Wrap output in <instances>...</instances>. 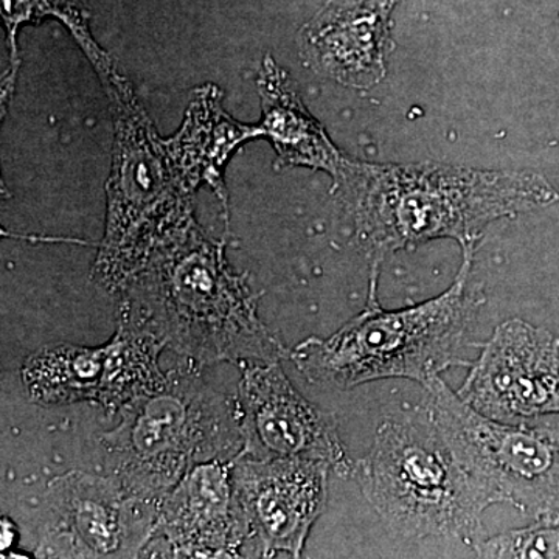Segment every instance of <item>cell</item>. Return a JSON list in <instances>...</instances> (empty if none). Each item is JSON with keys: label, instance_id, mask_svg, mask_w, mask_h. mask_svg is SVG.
I'll return each instance as SVG.
<instances>
[{"label": "cell", "instance_id": "15", "mask_svg": "<svg viewBox=\"0 0 559 559\" xmlns=\"http://www.w3.org/2000/svg\"><path fill=\"white\" fill-rule=\"evenodd\" d=\"M257 86L263 106L260 127L274 145L277 164L326 171L337 182L347 159L305 108L285 70L267 57L261 66Z\"/></svg>", "mask_w": 559, "mask_h": 559}, {"label": "cell", "instance_id": "16", "mask_svg": "<svg viewBox=\"0 0 559 559\" xmlns=\"http://www.w3.org/2000/svg\"><path fill=\"white\" fill-rule=\"evenodd\" d=\"M260 135H264L260 124L248 127L227 116L221 106L218 90L207 86L197 92L182 127L168 142L191 186L197 189L200 183L207 182L226 207L224 165L240 143Z\"/></svg>", "mask_w": 559, "mask_h": 559}, {"label": "cell", "instance_id": "19", "mask_svg": "<svg viewBox=\"0 0 559 559\" xmlns=\"http://www.w3.org/2000/svg\"><path fill=\"white\" fill-rule=\"evenodd\" d=\"M0 547H2V551L9 549L11 544L14 543V527L11 525L9 520H2V535H0Z\"/></svg>", "mask_w": 559, "mask_h": 559}, {"label": "cell", "instance_id": "10", "mask_svg": "<svg viewBox=\"0 0 559 559\" xmlns=\"http://www.w3.org/2000/svg\"><path fill=\"white\" fill-rule=\"evenodd\" d=\"M331 466L319 460L235 457V500L245 530L241 557L300 558L326 509Z\"/></svg>", "mask_w": 559, "mask_h": 559}, {"label": "cell", "instance_id": "7", "mask_svg": "<svg viewBox=\"0 0 559 559\" xmlns=\"http://www.w3.org/2000/svg\"><path fill=\"white\" fill-rule=\"evenodd\" d=\"M426 411L466 473L498 503L533 520L559 513V415L506 423L485 417L441 378Z\"/></svg>", "mask_w": 559, "mask_h": 559}, {"label": "cell", "instance_id": "17", "mask_svg": "<svg viewBox=\"0 0 559 559\" xmlns=\"http://www.w3.org/2000/svg\"><path fill=\"white\" fill-rule=\"evenodd\" d=\"M2 14L5 21L7 33H9L10 47V73L9 79L3 80V100L5 95L13 92L14 75L17 72V47L16 33L25 22H39L47 17L60 20L68 25L73 38L79 40L81 49L90 58L92 64L105 60L108 55L95 43L87 25V14L83 7L75 0H2Z\"/></svg>", "mask_w": 559, "mask_h": 559}, {"label": "cell", "instance_id": "5", "mask_svg": "<svg viewBox=\"0 0 559 559\" xmlns=\"http://www.w3.org/2000/svg\"><path fill=\"white\" fill-rule=\"evenodd\" d=\"M353 477L393 535L411 540L481 539V518L496 506L459 465L428 411L381 423Z\"/></svg>", "mask_w": 559, "mask_h": 559}, {"label": "cell", "instance_id": "9", "mask_svg": "<svg viewBox=\"0 0 559 559\" xmlns=\"http://www.w3.org/2000/svg\"><path fill=\"white\" fill-rule=\"evenodd\" d=\"M164 348L156 334L120 314L116 336L105 347L40 348L22 367V381L36 403L92 401L105 409L120 411L164 381L159 367Z\"/></svg>", "mask_w": 559, "mask_h": 559}, {"label": "cell", "instance_id": "20", "mask_svg": "<svg viewBox=\"0 0 559 559\" xmlns=\"http://www.w3.org/2000/svg\"><path fill=\"white\" fill-rule=\"evenodd\" d=\"M395 2H399V0H395Z\"/></svg>", "mask_w": 559, "mask_h": 559}, {"label": "cell", "instance_id": "14", "mask_svg": "<svg viewBox=\"0 0 559 559\" xmlns=\"http://www.w3.org/2000/svg\"><path fill=\"white\" fill-rule=\"evenodd\" d=\"M395 0H330L301 31L300 49L316 72L367 90L380 83L393 50Z\"/></svg>", "mask_w": 559, "mask_h": 559}, {"label": "cell", "instance_id": "12", "mask_svg": "<svg viewBox=\"0 0 559 559\" xmlns=\"http://www.w3.org/2000/svg\"><path fill=\"white\" fill-rule=\"evenodd\" d=\"M457 395L499 421L559 415V337L522 319L506 320L469 364Z\"/></svg>", "mask_w": 559, "mask_h": 559}, {"label": "cell", "instance_id": "1", "mask_svg": "<svg viewBox=\"0 0 559 559\" xmlns=\"http://www.w3.org/2000/svg\"><path fill=\"white\" fill-rule=\"evenodd\" d=\"M359 245L380 270L382 260L441 238L477 246L489 224L546 209L558 190L535 171H491L433 164L345 160L340 179Z\"/></svg>", "mask_w": 559, "mask_h": 559}, {"label": "cell", "instance_id": "11", "mask_svg": "<svg viewBox=\"0 0 559 559\" xmlns=\"http://www.w3.org/2000/svg\"><path fill=\"white\" fill-rule=\"evenodd\" d=\"M241 370L242 450L237 457L319 460L337 476H353L355 463L342 443L336 418L304 399L280 362L249 360Z\"/></svg>", "mask_w": 559, "mask_h": 559}, {"label": "cell", "instance_id": "3", "mask_svg": "<svg viewBox=\"0 0 559 559\" xmlns=\"http://www.w3.org/2000/svg\"><path fill=\"white\" fill-rule=\"evenodd\" d=\"M462 250L463 263L450 288L403 310L381 307L380 274H370L364 311L325 340L300 342L289 359L311 384L342 390L389 378L426 388L451 367L469 366L462 348L477 307L468 290L476 246Z\"/></svg>", "mask_w": 559, "mask_h": 559}, {"label": "cell", "instance_id": "6", "mask_svg": "<svg viewBox=\"0 0 559 559\" xmlns=\"http://www.w3.org/2000/svg\"><path fill=\"white\" fill-rule=\"evenodd\" d=\"M103 436L110 477L143 498L160 500L193 466L234 460L242 450L240 406L193 369L165 373L148 393L119 411Z\"/></svg>", "mask_w": 559, "mask_h": 559}, {"label": "cell", "instance_id": "18", "mask_svg": "<svg viewBox=\"0 0 559 559\" xmlns=\"http://www.w3.org/2000/svg\"><path fill=\"white\" fill-rule=\"evenodd\" d=\"M473 549L477 557L488 559H559V513L539 518L524 528L481 538Z\"/></svg>", "mask_w": 559, "mask_h": 559}, {"label": "cell", "instance_id": "8", "mask_svg": "<svg viewBox=\"0 0 559 559\" xmlns=\"http://www.w3.org/2000/svg\"><path fill=\"white\" fill-rule=\"evenodd\" d=\"M160 500L134 495L114 477L80 471L57 477L43 502L39 555L138 558L153 535Z\"/></svg>", "mask_w": 559, "mask_h": 559}, {"label": "cell", "instance_id": "2", "mask_svg": "<svg viewBox=\"0 0 559 559\" xmlns=\"http://www.w3.org/2000/svg\"><path fill=\"white\" fill-rule=\"evenodd\" d=\"M123 293L120 314L191 362L289 358L259 318V296L197 221L156 249Z\"/></svg>", "mask_w": 559, "mask_h": 559}, {"label": "cell", "instance_id": "4", "mask_svg": "<svg viewBox=\"0 0 559 559\" xmlns=\"http://www.w3.org/2000/svg\"><path fill=\"white\" fill-rule=\"evenodd\" d=\"M95 70L109 97L116 143L105 238L92 274L105 288L124 290L156 249L193 223L194 187L112 61Z\"/></svg>", "mask_w": 559, "mask_h": 559}, {"label": "cell", "instance_id": "13", "mask_svg": "<svg viewBox=\"0 0 559 559\" xmlns=\"http://www.w3.org/2000/svg\"><path fill=\"white\" fill-rule=\"evenodd\" d=\"M234 460L193 466L160 500L140 557L240 558L245 530L235 500Z\"/></svg>", "mask_w": 559, "mask_h": 559}]
</instances>
